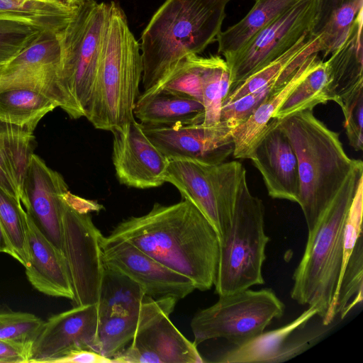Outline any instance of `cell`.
I'll use <instances>...</instances> for the list:
<instances>
[{
    "label": "cell",
    "instance_id": "6",
    "mask_svg": "<svg viewBox=\"0 0 363 363\" xmlns=\"http://www.w3.org/2000/svg\"><path fill=\"white\" fill-rule=\"evenodd\" d=\"M108 10V3L79 0L71 21L56 34L57 84L62 110L72 118L85 117L91 106Z\"/></svg>",
    "mask_w": 363,
    "mask_h": 363
},
{
    "label": "cell",
    "instance_id": "15",
    "mask_svg": "<svg viewBox=\"0 0 363 363\" xmlns=\"http://www.w3.org/2000/svg\"><path fill=\"white\" fill-rule=\"evenodd\" d=\"M96 304L73 306L50 316L32 343L28 363H55L77 349L96 352Z\"/></svg>",
    "mask_w": 363,
    "mask_h": 363
},
{
    "label": "cell",
    "instance_id": "43",
    "mask_svg": "<svg viewBox=\"0 0 363 363\" xmlns=\"http://www.w3.org/2000/svg\"><path fill=\"white\" fill-rule=\"evenodd\" d=\"M55 363H113L111 359L106 358L98 352L88 349L73 350Z\"/></svg>",
    "mask_w": 363,
    "mask_h": 363
},
{
    "label": "cell",
    "instance_id": "35",
    "mask_svg": "<svg viewBox=\"0 0 363 363\" xmlns=\"http://www.w3.org/2000/svg\"><path fill=\"white\" fill-rule=\"evenodd\" d=\"M229 88L230 71L225 60L220 55L206 57L201 80L203 125H213L220 123L223 100Z\"/></svg>",
    "mask_w": 363,
    "mask_h": 363
},
{
    "label": "cell",
    "instance_id": "18",
    "mask_svg": "<svg viewBox=\"0 0 363 363\" xmlns=\"http://www.w3.org/2000/svg\"><path fill=\"white\" fill-rule=\"evenodd\" d=\"M250 160L260 172L270 197L298 203L296 155L277 119L272 118L268 123Z\"/></svg>",
    "mask_w": 363,
    "mask_h": 363
},
{
    "label": "cell",
    "instance_id": "9",
    "mask_svg": "<svg viewBox=\"0 0 363 363\" xmlns=\"http://www.w3.org/2000/svg\"><path fill=\"white\" fill-rule=\"evenodd\" d=\"M100 205L67 191L63 200L62 252L69 272L73 306L98 303L104 271L101 242L103 235L89 213Z\"/></svg>",
    "mask_w": 363,
    "mask_h": 363
},
{
    "label": "cell",
    "instance_id": "26",
    "mask_svg": "<svg viewBox=\"0 0 363 363\" xmlns=\"http://www.w3.org/2000/svg\"><path fill=\"white\" fill-rule=\"evenodd\" d=\"M77 4L78 1L0 0V21L20 23L54 35L68 25Z\"/></svg>",
    "mask_w": 363,
    "mask_h": 363
},
{
    "label": "cell",
    "instance_id": "20",
    "mask_svg": "<svg viewBox=\"0 0 363 363\" xmlns=\"http://www.w3.org/2000/svg\"><path fill=\"white\" fill-rule=\"evenodd\" d=\"M27 214V213H26ZM30 260L25 267L31 285L48 296L72 300V286L63 252L50 241L27 214Z\"/></svg>",
    "mask_w": 363,
    "mask_h": 363
},
{
    "label": "cell",
    "instance_id": "33",
    "mask_svg": "<svg viewBox=\"0 0 363 363\" xmlns=\"http://www.w3.org/2000/svg\"><path fill=\"white\" fill-rule=\"evenodd\" d=\"M326 61L319 58L303 81L293 90L272 118L284 119L294 113L313 110L318 104L329 101Z\"/></svg>",
    "mask_w": 363,
    "mask_h": 363
},
{
    "label": "cell",
    "instance_id": "2",
    "mask_svg": "<svg viewBox=\"0 0 363 363\" xmlns=\"http://www.w3.org/2000/svg\"><path fill=\"white\" fill-rule=\"evenodd\" d=\"M230 0H165L141 35L143 91L216 41Z\"/></svg>",
    "mask_w": 363,
    "mask_h": 363
},
{
    "label": "cell",
    "instance_id": "21",
    "mask_svg": "<svg viewBox=\"0 0 363 363\" xmlns=\"http://www.w3.org/2000/svg\"><path fill=\"white\" fill-rule=\"evenodd\" d=\"M363 10L351 26L343 43L326 60L328 96L339 106L363 91Z\"/></svg>",
    "mask_w": 363,
    "mask_h": 363
},
{
    "label": "cell",
    "instance_id": "7",
    "mask_svg": "<svg viewBox=\"0 0 363 363\" xmlns=\"http://www.w3.org/2000/svg\"><path fill=\"white\" fill-rule=\"evenodd\" d=\"M246 171L240 180L230 225L220 238L213 286L219 296L264 283L262 267L270 238L264 230V206L248 187Z\"/></svg>",
    "mask_w": 363,
    "mask_h": 363
},
{
    "label": "cell",
    "instance_id": "10",
    "mask_svg": "<svg viewBox=\"0 0 363 363\" xmlns=\"http://www.w3.org/2000/svg\"><path fill=\"white\" fill-rule=\"evenodd\" d=\"M237 161L209 164L191 160H169L165 182L182 199L192 203L213 226L220 238L228 229L243 172Z\"/></svg>",
    "mask_w": 363,
    "mask_h": 363
},
{
    "label": "cell",
    "instance_id": "40",
    "mask_svg": "<svg viewBox=\"0 0 363 363\" xmlns=\"http://www.w3.org/2000/svg\"><path fill=\"white\" fill-rule=\"evenodd\" d=\"M279 78L233 102L222 106L220 121L226 123L233 130L245 121L274 90L281 86L277 84Z\"/></svg>",
    "mask_w": 363,
    "mask_h": 363
},
{
    "label": "cell",
    "instance_id": "27",
    "mask_svg": "<svg viewBox=\"0 0 363 363\" xmlns=\"http://www.w3.org/2000/svg\"><path fill=\"white\" fill-rule=\"evenodd\" d=\"M362 10L363 0H317L310 34L320 36L324 57L343 43Z\"/></svg>",
    "mask_w": 363,
    "mask_h": 363
},
{
    "label": "cell",
    "instance_id": "14",
    "mask_svg": "<svg viewBox=\"0 0 363 363\" xmlns=\"http://www.w3.org/2000/svg\"><path fill=\"white\" fill-rule=\"evenodd\" d=\"M142 125L148 138L169 160L215 164L224 162L233 154V128L223 121L213 125Z\"/></svg>",
    "mask_w": 363,
    "mask_h": 363
},
{
    "label": "cell",
    "instance_id": "32",
    "mask_svg": "<svg viewBox=\"0 0 363 363\" xmlns=\"http://www.w3.org/2000/svg\"><path fill=\"white\" fill-rule=\"evenodd\" d=\"M320 43V36H313L310 33L304 35L284 54L250 75L228 91L223 100L222 106L233 102L278 79L294 61Z\"/></svg>",
    "mask_w": 363,
    "mask_h": 363
},
{
    "label": "cell",
    "instance_id": "30",
    "mask_svg": "<svg viewBox=\"0 0 363 363\" xmlns=\"http://www.w3.org/2000/svg\"><path fill=\"white\" fill-rule=\"evenodd\" d=\"M57 107V102L36 90L18 88L0 91V121L31 132Z\"/></svg>",
    "mask_w": 363,
    "mask_h": 363
},
{
    "label": "cell",
    "instance_id": "16",
    "mask_svg": "<svg viewBox=\"0 0 363 363\" xmlns=\"http://www.w3.org/2000/svg\"><path fill=\"white\" fill-rule=\"evenodd\" d=\"M68 186L57 171L33 154L21 191V202L36 226L62 251L63 200Z\"/></svg>",
    "mask_w": 363,
    "mask_h": 363
},
{
    "label": "cell",
    "instance_id": "25",
    "mask_svg": "<svg viewBox=\"0 0 363 363\" xmlns=\"http://www.w3.org/2000/svg\"><path fill=\"white\" fill-rule=\"evenodd\" d=\"M34 149L33 132L0 121V187L19 201Z\"/></svg>",
    "mask_w": 363,
    "mask_h": 363
},
{
    "label": "cell",
    "instance_id": "12",
    "mask_svg": "<svg viewBox=\"0 0 363 363\" xmlns=\"http://www.w3.org/2000/svg\"><path fill=\"white\" fill-rule=\"evenodd\" d=\"M104 264L124 274L153 298H184L196 289L186 277L168 268L131 243L104 236L101 242Z\"/></svg>",
    "mask_w": 363,
    "mask_h": 363
},
{
    "label": "cell",
    "instance_id": "13",
    "mask_svg": "<svg viewBox=\"0 0 363 363\" xmlns=\"http://www.w3.org/2000/svg\"><path fill=\"white\" fill-rule=\"evenodd\" d=\"M113 134L112 160L118 182L146 189L165 183L169 160L151 142L135 120L119 125Z\"/></svg>",
    "mask_w": 363,
    "mask_h": 363
},
{
    "label": "cell",
    "instance_id": "45",
    "mask_svg": "<svg viewBox=\"0 0 363 363\" xmlns=\"http://www.w3.org/2000/svg\"><path fill=\"white\" fill-rule=\"evenodd\" d=\"M66 2H69V3H74L76 2L77 0H63Z\"/></svg>",
    "mask_w": 363,
    "mask_h": 363
},
{
    "label": "cell",
    "instance_id": "8",
    "mask_svg": "<svg viewBox=\"0 0 363 363\" xmlns=\"http://www.w3.org/2000/svg\"><path fill=\"white\" fill-rule=\"evenodd\" d=\"M285 305L272 289H250L219 296L212 306L198 311L191 321L194 343L224 338L240 345L262 333L284 313Z\"/></svg>",
    "mask_w": 363,
    "mask_h": 363
},
{
    "label": "cell",
    "instance_id": "38",
    "mask_svg": "<svg viewBox=\"0 0 363 363\" xmlns=\"http://www.w3.org/2000/svg\"><path fill=\"white\" fill-rule=\"evenodd\" d=\"M43 322L33 313L0 308V340L32 345Z\"/></svg>",
    "mask_w": 363,
    "mask_h": 363
},
{
    "label": "cell",
    "instance_id": "4",
    "mask_svg": "<svg viewBox=\"0 0 363 363\" xmlns=\"http://www.w3.org/2000/svg\"><path fill=\"white\" fill-rule=\"evenodd\" d=\"M143 71L140 44L130 30L123 11L111 1L108 3L93 97L85 116L95 128L111 132L135 120L133 109Z\"/></svg>",
    "mask_w": 363,
    "mask_h": 363
},
{
    "label": "cell",
    "instance_id": "28",
    "mask_svg": "<svg viewBox=\"0 0 363 363\" xmlns=\"http://www.w3.org/2000/svg\"><path fill=\"white\" fill-rule=\"evenodd\" d=\"M299 0H255L250 11L218 35V53L223 57L241 48L252 36Z\"/></svg>",
    "mask_w": 363,
    "mask_h": 363
},
{
    "label": "cell",
    "instance_id": "11",
    "mask_svg": "<svg viewBox=\"0 0 363 363\" xmlns=\"http://www.w3.org/2000/svg\"><path fill=\"white\" fill-rule=\"evenodd\" d=\"M316 4L317 0H299L257 33L238 50L224 56L230 71L228 91L309 33Z\"/></svg>",
    "mask_w": 363,
    "mask_h": 363
},
{
    "label": "cell",
    "instance_id": "39",
    "mask_svg": "<svg viewBox=\"0 0 363 363\" xmlns=\"http://www.w3.org/2000/svg\"><path fill=\"white\" fill-rule=\"evenodd\" d=\"M45 34L20 23L0 21V68Z\"/></svg>",
    "mask_w": 363,
    "mask_h": 363
},
{
    "label": "cell",
    "instance_id": "37",
    "mask_svg": "<svg viewBox=\"0 0 363 363\" xmlns=\"http://www.w3.org/2000/svg\"><path fill=\"white\" fill-rule=\"evenodd\" d=\"M26 217L21 201L0 187V221L14 249L16 260L24 267L30 260Z\"/></svg>",
    "mask_w": 363,
    "mask_h": 363
},
{
    "label": "cell",
    "instance_id": "29",
    "mask_svg": "<svg viewBox=\"0 0 363 363\" xmlns=\"http://www.w3.org/2000/svg\"><path fill=\"white\" fill-rule=\"evenodd\" d=\"M150 298L133 279L104 265L96 303L99 318L130 314L140 310Z\"/></svg>",
    "mask_w": 363,
    "mask_h": 363
},
{
    "label": "cell",
    "instance_id": "19",
    "mask_svg": "<svg viewBox=\"0 0 363 363\" xmlns=\"http://www.w3.org/2000/svg\"><path fill=\"white\" fill-rule=\"evenodd\" d=\"M164 314L138 332L113 363H202L197 346Z\"/></svg>",
    "mask_w": 363,
    "mask_h": 363
},
{
    "label": "cell",
    "instance_id": "44",
    "mask_svg": "<svg viewBox=\"0 0 363 363\" xmlns=\"http://www.w3.org/2000/svg\"><path fill=\"white\" fill-rule=\"evenodd\" d=\"M0 252L6 253L16 259V255L12 244L0 221Z\"/></svg>",
    "mask_w": 363,
    "mask_h": 363
},
{
    "label": "cell",
    "instance_id": "41",
    "mask_svg": "<svg viewBox=\"0 0 363 363\" xmlns=\"http://www.w3.org/2000/svg\"><path fill=\"white\" fill-rule=\"evenodd\" d=\"M363 177L359 179L344 226L343 255L340 275L337 286L340 284L351 254L362 235ZM336 289V290H337Z\"/></svg>",
    "mask_w": 363,
    "mask_h": 363
},
{
    "label": "cell",
    "instance_id": "22",
    "mask_svg": "<svg viewBox=\"0 0 363 363\" xmlns=\"http://www.w3.org/2000/svg\"><path fill=\"white\" fill-rule=\"evenodd\" d=\"M177 301L169 297L150 298L140 310L130 314L99 318L96 352L113 360L138 332L160 315H170Z\"/></svg>",
    "mask_w": 363,
    "mask_h": 363
},
{
    "label": "cell",
    "instance_id": "31",
    "mask_svg": "<svg viewBox=\"0 0 363 363\" xmlns=\"http://www.w3.org/2000/svg\"><path fill=\"white\" fill-rule=\"evenodd\" d=\"M58 63L13 64L0 68V91L11 89H30L49 96L62 109L63 99L57 84Z\"/></svg>",
    "mask_w": 363,
    "mask_h": 363
},
{
    "label": "cell",
    "instance_id": "36",
    "mask_svg": "<svg viewBox=\"0 0 363 363\" xmlns=\"http://www.w3.org/2000/svg\"><path fill=\"white\" fill-rule=\"evenodd\" d=\"M206 62V57L198 55H189L181 60L157 86L143 93L164 90L201 103V80Z\"/></svg>",
    "mask_w": 363,
    "mask_h": 363
},
{
    "label": "cell",
    "instance_id": "42",
    "mask_svg": "<svg viewBox=\"0 0 363 363\" xmlns=\"http://www.w3.org/2000/svg\"><path fill=\"white\" fill-rule=\"evenodd\" d=\"M342 110L349 143L356 151H361L363 148V94Z\"/></svg>",
    "mask_w": 363,
    "mask_h": 363
},
{
    "label": "cell",
    "instance_id": "1",
    "mask_svg": "<svg viewBox=\"0 0 363 363\" xmlns=\"http://www.w3.org/2000/svg\"><path fill=\"white\" fill-rule=\"evenodd\" d=\"M131 243L168 268L186 277L196 289L214 284L220 252L213 226L189 201L155 203L140 216L119 223L107 235Z\"/></svg>",
    "mask_w": 363,
    "mask_h": 363
},
{
    "label": "cell",
    "instance_id": "34",
    "mask_svg": "<svg viewBox=\"0 0 363 363\" xmlns=\"http://www.w3.org/2000/svg\"><path fill=\"white\" fill-rule=\"evenodd\" d=\"M362 236H361L346 265L328 313L322 322L324 326L330 325L338 315L343 319L349 313L350 301H352L350 304L351 310L362 301Z\"/></svg>",
    "mask_w": 363,
    "mask_h": 363
},
{
    "label": "cell",
    "instance_id": "5",
    "mask_svg": "<svg viewBox=\"0 0 363 363\" xmlns=\"http://www.w3.org/2000/svg\"><path fill=\"white\" fill-rule=\"evenodd\" d=\"M362 162L350 173L314 228L308 230L305 250L292 279L291 298L315 306L322 322L333 303L343 255L344 226L359 179Z\"/></svg>",
    "mask_w": 363,
    "mask_h": 363
},
{
    "label": "cell",
    "instance_id": "24",
    "mask_svg": "<svg viewBox=\"0 0 363 363\" xmlns=\"http://www.w3.org/2000/svg\"><path fill=\"white\" fill-rule=\"evenodd\" d=\"M133 113L144 125L174 127L202 123L204 109L195 99L160 90L139 94Z\"/></svg>",
    "mask_w": 363,
    "mask_h": 363
},
{
    "label": "cell",
    "instance_id": "17",
    "mask_svg": "<svg viewBox=\"0 0 363 363\" xmlns=\"http://www.w3.org/2000/svg\"><path fill=\"white\" fill-rule=\"evenodd\" d=\"M318 309L308 306L300 315L277 329L264 330L247 341L221 353L213 362L220 363H278L288 361L303 353L318 342L325 330L294 340L289 337L317 315Z\"/></svg>",
    "mask_w": 363,
    "mask_h": 363
},
{
    "label": "cell",
    "instance_id": "23",
    "mask_svg": "<svg viewBox=\"0 0 363 363\" xmlns=\"http://www.w3.org/2000/svg\"><path fill=\"white\" fill-rule=\"evenodd\" d=\"M319 53L310 55L285 84L274 90L245 121L233 130L234 158L250 159L274 114L314 67Z\"/></svg>",
    "mask_w": 363,
    "mask_h": 363
},
{
    "label": "cell",
    "instance_id": "3",
    "mask_svg": "<svg viewBox=\"0 0 363 363\" xmlns=\"http://www.w3.org/2000/svg\"><path fill=\"white\" fill-rule=\"evenodd\" d=\"M277 121L296 155L298 204L308 231L314 228L346 179L362 161L347 155L339 133L317 118L313 110L301 111Z\"/></svg>",
    "mask_w": 363,
    "mask_h": 363
}]
</instances>
